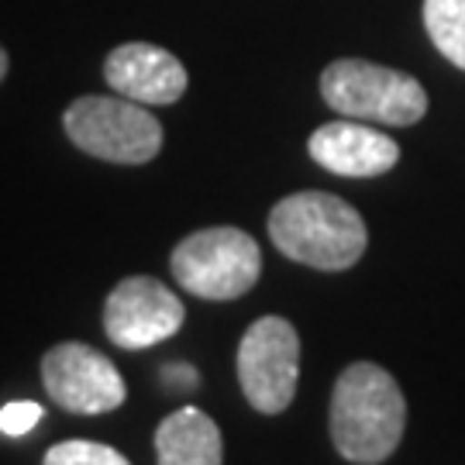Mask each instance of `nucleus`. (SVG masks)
<instances>
[{
  "label": "nucleus",
  "mask_w": 465,
  "mask_h": 465,
  "mask_svg": "<svg viewBox=\"0 0 465 465\" xmlns=\"http://www.w3.org/2000/svg\"><path fill=\"white\" fill-rule=\"evenodd\" d=\"M407 403L397 380L376 362H351L331 393V441L341 459L380 465L397 451Z\"/></svg>",
  "instance_id": "1"
},
{
  "label": "nucleus",
  "mask_w": 465,
  "mask_h": 465,
  "mask_svg": "<svg viewBox=\"0 0 465 465\" xmlns=\"http://www.w3.org/2000/svg\"><path fill=\"white\" fill-rule=\"evenodd\" d=\"M269 238L286 259L321 272L355 266L369 245L362 214L349 200L321 190L282 197L269 214Z\"/></svg>",
  "instance_id": "2"
},
{
  "label": "nucleus",
  "mask_w": 465,
  "mask_h": 465,
  "mask_svg": "<svg viewBox=\"0 0 465 465\" xmlns=\"http://www.w3.org/2000/svg\"><path fill=\"white\" fill-rule=\"evenodd\" d=\"M324 104L351 121L407 128L428 114V94L411 73L366 59H338L321 76Z\"/></svg>",
  "instance_id": "3"
},
{
  "label": "nucleus",
  "mask_w": 465,
  "mask_h": 465,
  "mask_svg": "<svg viewBox=\"0 0 465 465\" xmlns=\"http://www.w3.org/2000/svg\"><path fill=\"white\" fill-rule=\"evenodd\" d=\"M66 134L76 149L117 166H145L163 149V124L128 97H80L66 107Z\"/></svg>",
  "instance_id": "4"
},
{
  "label": "nucleus",
  "mask_w": 465,
  "mask_h": 465,
  "mask_svg": "<svg viewBox=\"0 0 465 465\" xmlns=\"http://www.w3.org/2000/svg\"><path fill=\"white\" fill-rule=\"evenodd\" d=\"M173 280L200 300H238L259 282L262 252L242 228H203L183 238L173 255Z\"/></svg>",
  "instance_id": "5"
},
{
  "label": "nucleus",
  "mask_w": 465,
  "mask_h": 465,
  "mask_svg": "<svg viewBox=\"0 0 465 465\" xmlns=\"http://www.w3.org/2000/svg\"><path fill=\"white\" fill-rule=\"evenodd\" d=\"M300 334L286 317H259L238 345V382L259 414H282L297 397Z\"/></svg>",
  "instance_id": "6"
},
{
  "label": "nucleus",
  "mask_w": 465,
  "mask_h": 465,
  "mask_svg": "<svg viewBox=\"0 0 465 465\" xmlns=\"http://www.w3.org/2000/svg\"><path fill=\"white\" fill-rule=\"evenodd\" d=\"M42 382H45V393L63 411L84 417L111 414L128 397L114 362L84 341H63L45 351Z\"/></svg>",
  "instance_id": "7"
},
{
  "label": "nucleus",
  "mask_w": 465,
  "mask_h": 465,
  "mask_svg": "<svg viewBox=\"0 0 465 465\" xmlns=\"http://www.w3.org/2000/svg\"><path fill=\"white\" fill-rule=\"evenodd\" d=\"M183 300L152 276H128L104 303V331L117 349L142 351L183 328Z\"/></svg>",
  "instance_id": "8"
},
{
  "label": "nucleus",
  "mask_w": 465,
  "mask_h": 465,
  "mask_svg": "<svg viewBox=\"0 0 465 465\" xmlns=\"http://www.w3.org/2000/svg\"><path fill=\"white\" fill-rule=\"evenodd\" d=\"M104 80L114 94L145 104V107H166L186 94V69L173 52L149 45V42H132L117 45L107 63H104Z\"/></svg>",
  "instance_id": "9"
},
{
  "label": "nucleus",
  "mask_w": 465,
  "mask_h": 465,
  "mask_svg": "<svg viewBox=\"0 0 465 465\" xmlns=\"http://www.w3.org/2000/svg\"><path fill=\"white\" fill-rule=\"evenodd\" d=\"M307 152L317 166H324L334 176H382L400 163V145L390 134L369 128L366 121H331L317 128L307 142Z\"/></svg>",
  "instance_id": "10"
},
{
  "label": "nucleus",
  "mask_w": 465,
  "mask_h": 465,
  "mask_svg": "<svg viewBox=\"0 0 465 465\" xmlns=\"http://www.w3.org/2000/svg\"><path fill=\"white\" fill-rule=\"evenodd\" d=\"M155 459L159 465H224V441L203 411L183 407L159 424Z\"/></svg>",
  "instance_id": "11"
},
{
  "label": "nucleus",
  "mask_w": 465,
  "mask_h": 465,
  "mask_svg": "<svg viewBox=\"0 0 465 465\" xmlns=\"http://www.w3.org/2000/svg\"><path fill=\"white\" fill-rule=\"evenodd\" d=\"M424 28L434 49L465 69V0H424Z\"/></svg>",
  "instance_id": "12"
},
{
  "label": "nucleus",
  "mask_w": 465,
  "mask_h": 465,
  "mask_svg": "<svg viewBox=\"0 0 465 465\" xmlns=\"http://www.w3.org/2000/svg\"><path fill=\"white\" fill-rule=\"evenodd\" d=\"M42 465H132L117 449L100 441H59L45 451Z\"/></svg>",
  "instance_id": "13"
},
{
  "label": "nucleus",
  "mask_w": 465,
  "mask_h": 465,
  "mask_svg": "<svg viewBox=\"0 0 465 465\" xmlns=\"http://www.w3.org/2000/svg\"><path fill=\"white\" fill-rule=\"evenodd\" d=\"M42 417H45L42 403H35V400H15V403H7L0 411V431L11 434V438H21V434L32 431Z\"/></svg>",
  "instance_id": "14"
},
{
  "label": "nucleus",
  "mask_w": 465,
  "mask_h": 465,
  "mask_svg": "<svg viewBox=\"0 0 465 465\" xmlns=\"http://www.w3.org/2000/svg\"><path fill=\"white\" fill-rule=\"evenodd\" d=\"M200 382L197 369L186 366V362H176V366L163 369V386H173V390H193Z\"/></svg>",
  "instance_id": "15"
},
{
  "label": "nucleus",
  "mask_w": 465,
  "mask_h": 465,
  "mask_svg": "<svg viewBox=\"0 0 465 465\" xmlns=\"http://www.w3.org/2000/svg\"><path fill=\"white\" fill-rule=\"evenodd\" d=\"M4 76H7V52L0 49V80H4Z\"/></svg>",
  "instance_id": "16"
}]
</instances>
